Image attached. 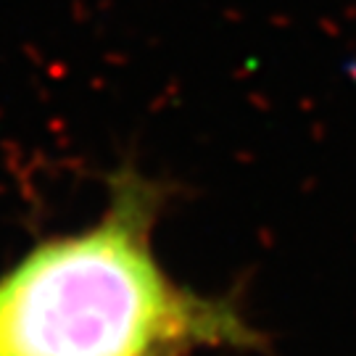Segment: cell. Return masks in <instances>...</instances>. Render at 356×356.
Wrapping results in <instances>:
<instances>
[{"instance_id":"obj_1","label":"cell","mask_w":356,"mask_h":356,"mask_svg":"<svg viewBox=\"0 0 356 356\" xmlns=\"http://www.w3.org/2000/svg\"><path fill=\"white\" fill-rule=\"evenodd\" d=\"M164 188L132 169L111 179L101 222L53 238L0 277V356H188L259 348L227 298L175 282L153 254Z\"/></svg>"}]
</instances>
